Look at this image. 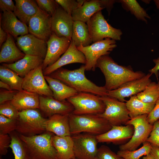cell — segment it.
<instances>
[{
    "instance_id": "obj_1",
    "label": "cell",
    "mask_w": 159,
    "mask_h": 159,
    "mask_svg": "<svg viewBox=\"0 0 159 159\" xmlns=\"http://www.w3.org/2000/svg\"><path fill=\"white\" fill-rule=\"evenodd\" d=\"M96 67L100 69L105 76L104 86L108 91L116 90L126 82L145 75L141 71H134L130 66L118 64L108 55L100 57L97 60Z\"/></svg>"
},
{
    "instance_id": "obj_2",
    "label": "cell",
    "mask_w": 159,
    "mask_h": 159,
    "mask_svg": "<svg viewBox=\"0 0 159 159\" xmlns=\"http://www.w3.org/2000/svg\"><path fill=\"white\" fill-rule=\"evenodd\" d=\"M85 65L78 69L69 70L60 68L49 75L74 89L78 92L89 93L100 96L107 95L108 90L87 79L85 75Z\"/></svg>"
},
{
    "instance_id": "obj_3",
    "label": "cell",
    "mask_w": 159,
    "mask_h": 159,
    "mask_svg": "<svg viewBox=\"0 0 159 159\" xmlns=\"http://www.w3.org/2000/svg\"><path fill=\"white\" fill-rule=\"evenodd\" d=\"M70 131L72 135L85 133L96 136L110 130L112 125L98 115L69 114Z\"/></svg>"
},
{
    "instance_id": "obj_4",
    "label": "cell",
    "mask_w": 159,
    "mask_h": 159,
    "mask_svg": "<svg viewBox=\"0 0 159 159\" xmlns=\"http://www.w3.org/2000/svg\"><path fill=\"white\" fill-rule=\"evenodd\" d=\"M53 133L46 131L38 135H19L31 159H59L51 141Z\"/></svg>"
},
{
    "instance_id": "obj_5",
    "label": "cell",
    "mask_w": 159,
    "mask_h": 159,
    "mask_svg": "<svg viewBox=\"0 0 159 159\" xmlns=\"http://www.w3.org/2000/svg\"><path fill=\"white\" fill-rule=\"evenodd\" d=\"M47 119L37 109L19 111L16 131L19 134L26 136L42 134L46 131Z\"/></svg>"
},
{
    "instance_id": "obj_6",
    "label": "cell",
    "mask_w": 159,
    "mask_h": 159,
    "mask_svg": "<svg viewBox=\"0 0 159 159\" xmlns=\"http://www.w3.org/2000/svg\"><path fill=\"white\" fill-rule=\"evenodd\" d=\"M73 105L74 110L72 113L77 115L94 114L103 113L105 105L100 96L92 94L78 92L67 100Z\"/></svg>"
},
{
    "instance_id": "obj_7",
    "label": "cell",
    "mask_w": 159,
    "mask_h": 159,
    "mask_svg": "<svg viewBox=\"0 0 159 159\" xmlns=\"http://www.w3.org/2000/svg\"><path fill=\"white\" fill-rule=\"evenodd\" d=\"M93 42L109 38L120 40L122 33L121 30L112 26L105 19L101 11L95 14L86 23Z\"/></svg>"
},
{
    "instance_id": "obj_8",
    "label": "cell",
    "mask_w": 159,
    "mask_h": 159,
    "mask_svg": "<svg viewBox=\"0 0 159 159\" xmlns=\"http://www.w3.org/2000/svg\"><path fill=\"white\" fill-rule=\"evenodd\" d=\"M105 107L104 112L98 115L112 125H126L130 119L126 103L106 95L100 96Z\"/></svg>"
},
{
    "instance_id": "obj_9",
    "label": "cell",
    "mask_w": 159,
    "mask_h": 159,
    "mask_svg": "<svg viewBox=\"0 0 159 159\" xmlns=\"http://www.w3.org/2000/svg\"><path fill=\"white\" fill-rule=\"evenodd\" d=\"M117 46L115 40L109 38L94 42L86 47L80 45L77 49L84 55L86 60L85 70L95 71L98 59L101 57L109 55Z\"/></svg>"
},
{
    "instance_id": "obj_10",
    "label": "cell",
    "mask_w": 159,
    "mask_h": 159,
    "mask_svg": "<svg viewBox=\"0 0 159 159\" xmlns=\"http://www.w3.org/2000/svg\"><path fill=\"white\" fill-rule=\"evenodd\" d=\"M148 114L139 115L131 118L127 125H132L134 132L131 139L125 144L120 145V150L132 151L137 149L142 144L146 141L153 128V125L148 121Z\"/></svg>"
},
{
    "instance_id": "obj_11",
    "label": "cell",
    "mask_w": 159,
    "mask_h": 159,
    "mask_svg": "<svg viewBox=\"0 0 159 159\" xmlns=\"http://www.w3.org/2000/svg\"><path fill=\"white\" fill-rule=\"evenodd\" d=\"M74 156L77 159H95L98 143L96 136L84 133L71 135Z\"/></svg>"
},
{
    "instance_id": "obj_12",
    "label": "cell",
    "mask_w": 159,
    "mask_h": 159,
    "mask_svg": "<svg viewBox=\"0 0 159 159\" xmlns=\"http://www.w3.org/2000/svg\"><path fill=\"white\" fill-rule=\"evenodd\" d=\"M43 73L42 64L30 72L24 78L23 90L39 96L53 97Z\"/></svg>"
},
{
    "instance_id": "obj_13",
    "label": "cell",
    "mask_w": 159,
    "mask_h": 159,
    "mask_svg": "<svg viewBox=\"0 0 159 159\" xmlns=\"http://www.w3.org/2000/svg\"><path fill=\"white\" fill-rule=\"evenodd\" d=\"M150 73L142 78L126 82L117 89L108 91L107 96L124 102L126 97H131L143 91L147 85L151 82Z\"/></svg>"
},
{
    "instance_id": "obj_14",
    "label": "cell",
    "mask_w": 159,
    "mask_h": 159,
    "mask_svg": "<svg viewBox=\"0 0 159 159\" xmlns=\"http://www.w3.org/2000/svg\"><path fill=\"white\" fill-rule=\"evenodd\" d=\"M71 41L65 37H59L52 32L47 42V49L42 64L43 70L56 62L68 48Z\"/></svg>"
},
{
    "instance_id": "obj_15",
    "label": "cell",
    "mask_w": 159,
    "mask_h": 159,
    "mask_svg": "<svg viewBox=\"0 0 159 159\" xmlns=\"http://www.w3.org/2000/svg\"><path fill=\"white\" fill-rule=\"evenodd\" d=\"M51 17L39 8L37 12L29 21V32L37 38L47 42L52 33Z\"/></svg>"
},
{
    "instance_id": "obj_16",
    "label": "cell",
    "mask_w": 159,
    "mask_h": 159,
    "mask_svg": "<svg viewBox=\"0 0 159 159\" xmlns=\"http://www.w3.org/2000/svg\"><path fill=\"white\" fill-rule=\"evenodd\" d=\"M16 44L26 55L39 56L44 59L47 53V42L30 34L16 38Z\"/></svg>"
},
{
    "instance_id": "obj_17",
    "label": "cell",
    "mask_w": 159,
    "mask_h": 159,
    "mask_svg": "<svg viewBox=\"0 0 159 159\" xmlns=\"http://www.w3.org/2000/svg\"><path fill=\"white\" fill-rule=\"evenodd\" d=\"M74 22L71 15L67 13L59 6L51 17L52 32L59 37H65L71 41Z\"/></svg>"
},
{
    "instance_id": "obj_18",
    "label": "cell",
    "mask_w": 159,
    "mask_h": 159,
    "mask_svg": "<svg viewBox=\"0 0 159 159\" xmlns=\"http://www.w3.org/2000/svg\"><path fill=\"white\" fill-rule=\"evenodd\" d=\"M134 132L133 126L130 124L112 125L107 132L96 136L98 143H112L115 145H123L132 138Z\"/></svg>"
},
{
    "instance_id": "obj_19",
    "label": "cell",
    "mask_w": 159,
    "mask_h": 159,
    "mask_svg": "<svg viewBox=\"0 0 159 159\" xmlns=\"http://www.w3.org/2000/svg\"><path fill=\"white\" fill-rule=\"evenodd\" d=\"M39 109L48 117L56 114L67 115L72 113L74 108L67 100L59 101L53 97L39 96Z\"/></svg>"
},
{
    "instance_id": "obj_20",
    "label": "cell",
    "mask_w": 159,
    "mask_h": 159,
    "mask_svg": "<svg viewBox=\"0 0 159 159\" xmlns=\"http://www.w3.org/2000/svg\"><path fill=\"white\" fill-rule=\"evenodd\" d=\"M86 62L84 54L77 49L74 42L71 41L66 52L56 62L43 70V74L44 76L49 75L58 69L67 64L73 63L85 64Z\"/></svg>"
},
{
    "instance_id": "obj_21",
    "label": "cell",
    "mask_w": 159,
    "mask_h": 159,
    "mask_svg": "<svg viewBox=\"0 0 159 159\" xmlns=\"http://www.w3.org/2000/svg\"><path fill=\"white\" fill-rule=\"evenodd\" d=\"M0 26L14 38L29 34L26 24L18 19L13 12L5 11L0 14Z\"/></svg>"
},
{
    "instance_id": "obj_22",
    "label": "cell",
    "mask_w": 159,
    "mask_h": 159,
    "mask_svg": "<svg viewBox=\"0 0 159 159\" xmlns=\"http://www.w3.org/2000/svg\"><path fill=\"white\" fill-rule=\"evenodd\" d=\"M44 59L39 56L25 54L23 58L15 62L2 64L23 78L31 71L42 65Z\"/></svg>"
},
{
    "instance_id": "obj_23",
    "label": "cell",
    "mask_w": 159,
    "mask_h": 159,
    "mask_svg": "<svg viewBox=\"0 0 159 159\" xmlns=\"http://www.w3.org/2000/svg\"><path fill=\"white\" fill-rule=\"evenodd\" d=\"M46 132L54 133L61 137L71 136L69 114H56L47 119L45 124Z\"/></svg>"
},
{
    "instance_id": "obj_24",
    "label": "cell",
    "mask_w": 159,
    "mask_h": 159,
    "mask_svg": "<svg viewBox=\"0 0 159 159\" xmlns=\"http://www.w3.org/2000/svg\"><path fill=\"white\" fill-rule=\"evenodd\" d=\"M25 55L16 44L13 37L8 33L7 39L1 48L0 63H12L22 59Z\"/></svg>"
},
{
    "instance_id": "obj_25",
    "label": "cell",
    "mask_w": 159,
    "mask_h": 159,
    "mask_svg": "<svg viewBox=\"0 0 159 159\" xmlns=\"http://www.w3.org/2000/svg\"><path fill=\"white\" fill-rule=\"evenodd\" d=\"M39 96L37 94L23 90L19 91L11 102L19 112L39 109Z\"/></svg>"
},
{
    "instance_id": "obj_26",
    "label": "cell",
    "mask_w": 159,
    "mask_h": 159,
    "mask_svg": "<svg viewBox=\"0 0 159 159\" xmlns=\"http://www.w3.org/2000/svg\"><path fill=\"white\" fill-rule=\"evenodd\" d=\"M44 77L53 92V97L56 100L59 101L67 100L78 93L74 89L58 80L49 75H44Z\"/></svg>"
},
{
    "instance_id": "obj_27",
    "label": "cell",
    "mask_w": 159,
    "mask_h": 159,
    "mask_svg": "<svg viewBox=\"0 0 159 159\" xmlns=\"http://www.w3.org/2000/svg\"><path fill=\"white\" fill-rule=\"evenodd\" d=\"M104 9L99 0H86L82 6L73 11L71 16L74 21L87 23L95 14Z\"/></svg>"
},
{
    "instance_id": "obj_28",
    "label": "cell",
    "mask_w": 159,
    "mask_h": 159,
    "mask_svg": "<svg viewBox=\"0 0 159 159\" xmlns=\"http://www.w3.org/2000/svg\"><path fill=\"white\" fill-rule=\"evenodd\" d=\"M15 8L13 13L19 20L28 24L31 18L37 12L39 7L35 1L15 0Z\"/></svg>"
},
{
    "instance_id": "obj_29",
    "label": "cell",
    "mask_w": 159,
    "mask_h": 159,
    "mask_svg": "<svg viewBox=\"0 0 159 159\" xmlns=\"http://www.w3.org/2000/svg\"><path fill=\"white\" fill-rule=\"evenodd\" d=\"M51 141L59 159H70L74 157L71 136L61 137L53 135Z\"/></svg>"
},
{
    "instance_id": "obj_30",
    "label": "cell",
    "mask_w": 159,
    "mask_h": 159,
    "mask_svg": "<svg viewBox=\"0 0 159 159\" xmlns=\"http://www.w3.org/2000/svg\"><path fill=\"white\" fill-rule=\"evenodd\" d=\"M71 41L77 47L80 45L86 47L91 44L92 42L87 24L80 21H74Z\"/></svg>"
},
{
    "instance_id": "obj_31",
    "label": "cell",
    "mask_w": 159,
    "mask_h": 159,
    "mask_svg": "<svg viewBox=\"0 0 159 159\" xmlns=\"http://www.w3.org/2000/svg\"><path fill=\"white\" fill-rule=\"evenodd\" d=\"M155 103H146L139 100L136 95L130 97L126 104L131 118L139 115L148 114L153 109Z\"/></svg>"
},
{
    "instance_id": "obj_32",
    "label": "cell",
    "mask_w": 159,
    "mask_h": 159,
    "mask_svg": "<svg viewBox=\"0 0 159 159\" xmlns=\"http://www.w3.org/2000/svg\"><path fill=\"white\" fill-rule=\"evenodd\" d=\"M0 80L8 84L13 90L20 91L23 90V78L15 72L3 65L0 66Z\"/></svg>"
},
{
    "instance_id": "obj_33",
    "label": "cell",
    "mask_w": 159,
    "mask_h": 159,
    "mask_svg": "<svg viewBox=\"0 0 159 159\" xmlns=\"http://www.w3.org/2000/svg\"><path fill=\"white\" fill-rule=\"evenodd\" d=\"M116 2L120 3L125 10L130 12L138 20L147 23V19H151L145 10L135 0H120Z\"/></svg>"
},
{
    "instance_id": "obj_34",
    "label": "cell",
    "mask_w": 159,
    "mask_h": 159,
    "mask_svg": "<svg viewBox=\"0 0 159 159\" xmlns=\"http://www.w3.org/2000/svg\"><path fill=\"white\" fill-rule=\"evenodd\" d=\"M9 135L11 138L9 147L12 150L14 159H31L19 134L14 131Z\"/></svg>"
},
{
    "instance_id": "obj_35",
    "label": "cell",
    "mask_w": 159,
    "mask_h": 159,
    "mask_svg": "<svg viewBox=\"0 0 159 159\" xmlns=\"http://www.w3.org/2000/svg\"><path fill=\"white\" fill-rule=\"evenodd\" d=\"M138 98L146 103H155L159 97V82H150L142 92L136 95Z\"/></svg>"
},
{
    "instance_id": "obj_36",
    "label": "cell",
    "mask_w": 159,
    "mask_h": 159,
    "mask_svg": "<svg viewBox=\"0 0 159 159\" xmlns=\"http://www.w3.org/2000/svg\"><path fill=\"white\" fill-rule=\"evenodd\" d=\"M143 144L139 149L132 151L120 150L117 154L124 159H139L142 156L149 154L151 149V144L149 142L146 141Z\"/></svg>"
},
{
    "instance_id": "obj_37",
    "label": "cell",
    "mask_w": 159,
    "mask_h": 159,
    "mask_svg": "<svg viewBox=\"0 0 159 159\" xmlns=\"http://www.w3.org/2000/svg\"><path fill=\"white\" fill-rule=\"evenodd\" d=\"M16 119H12L0 115V134L9 135L16 131Z\"/></svg>"
},
{
    "instance_id": "obj_38",
    "label": "cell",
    "mask_w": 159,
    "mask_h": 159,
    "mask_svg": "<svg viewBox=\"0 0 159 159\" xmlns=\"http://www.w3.org/2000/svg\"><path fill=\"white\" fill-rule=\"evenodd\" d=\"M39 8L51 16L54 13L59 5L53 0H35Z\"/></svg>"
},
{
    "instance_id": "obj_39",
    "label": "cell",
    "mask_w": 159,
    "mask_h": 159,
    "mask_svg": "<svg viewBox=\"0 0 159 159\" xmlns=\"http://www.w3.org/2000/svg\"><path fill=\"white\" fill-rule=\"evenodd\" d=\"M19 111L11 101L0 105V114L10 119H16Z\"/></svg>"
},
{
    "instance_id": "obj_40",
    "label": "cell",
    "mask_w": 159,
    "mask_h": 159,
    "mask_svg": "<svg viewBox=\"0 0 159 159\" xmlns=\"http://www.w3.org/2000/svg\"><path fill=\"white\" fill-rule=\"evenodd\" d=\"M95 159H124L113 151L108 147L102 145L98 149Z\"/></svg>"
},
{
    "instance_id": "obj_41",
    "label": "cell",
    "mask_w": 159,
    "mask_h": 159,
    "mask_svg": "<svg viewBox=\"0 0 159 159\" xmlns=\"http://www.w3.org/2000/svg\"><path fill=\"white\" fill-rule=\"evenodd\" d=\"M55 1L66 12L71 15L74 10L81 6L77 0H55Z\"/></svg>"
},
{
    "instance_id": "obj_42",
    "label": "cell",
    "mask_w": 159,
    "mask_h": 159,
    "mask_svg": "<svg viewBox=\"0 0 159 159\" xmlns=\"http://www.w3.org/2000/svg\"><path fill=\"white\" fill-rule=\"evenodd\" d=\"M146 141L159 147V122L158 120L153 124L152 130Z\"/></svg>"
},
{
    "instance_id": "obj_43",
    "label": "cell",
    "mask_w": 159,
    "mask_h": 159,
    "mask_svg": "<svg viewBox=\"0 0 159 159\" xmlns=\"http://www.w3.org/2000/svg\"><path fill=\"white\" fill-rule=\"evenodd\" d=\"M11 141V138L9 134H0V155H5L7 153L8 148Z\"/></svg>"
},
{
    "instance_id": "obj_44",
    "label": "cell",
    "mask_w": 159,
    "mask_h": 159,
    "mask_svg": "<svg viewBox=\"0 0 159 159\" xmlns=\"http://www.w3.org/2000/svg\"><path fill=\"white\" fill-rule=\"evenodd\" d=\"M19 91L9 90L1 89L0 90V104L6 102L11 101Z\"/></svg>"
},
{
    "instance_id": "obj_45",
    "label": "cell",
    "mask_w": 159,
    "mask_h": 159,
    "mask_svg": "<svg viewBox=\"0 0 159 159\" xmlns=\"http://www.w3.org/2000/svg\"><path fill=\"white\" fill-rule=\"evenodd\" d=\"M147 119L148 122L153 125L159 119V97L156 102L153 109L148 115Z\"/></svg>"
},
{
    "instance_id": "obj_46",
    "label": "cell",
    "mask_w": 159,
    "mask_h": 159,
    "mask_svg": "<svg viewBox=\"0 0 159 159\" xmlns=\"http://www.w3.org/2000/svg\"><path fill=\"white\" fill-rule=\"evenodd\" d=\"M15 8V5L11 0H0V9L3 12L14 11Z\"/></svg>"
},
{
    "instance_id": "obj_47",
    "label": "cell",
    "mask_w": 159,
    "mask_h": 159,
    "mask_svg": "<svg viewBox=\"0 0 159 159\" xmlns=\"http://www.w3.org/2000/svg\"><path fill=\"white\" fill-rule=\"evenodd\" d=\"M102 6L104 8H106L109 15L110 11L112 8L114 4L116 1L114 0H99Z\"/></svg>"
},
{
    "instance_id": "obj_48",
    "label": "cell",
    "mask_w": 159,
    "mask_h": 159,
    "mask_svg": "<svg viewBox=\"0 0 159 159\" xmlns=\"http://www.w3.org/2000/svg\"><path fill=\"white\" fill-rule=\"evenodd\" d=\"M153 61L155 64L154 67L149 70V72L151 74H154L156 77L158 78L159 76L158 71L159 70V57L156 59L153 60Z\"/></svg>"
},
{
    "instance_id": "obj_49",
    "label": "cell",
    "mask_w": 159,
    "mask_h": 159,
    "mask_svg": "<svg viewBox=\"0 0 159 159\" xmlns=\"http://www.w3.org/2000/svg\"><path fill=\"white\" fill-rule=\"evenodd\" d=\"M8 37V33L0 26V47L6 42Z\"/></svg>"
},
{
    "instance_id": "obj_50",
    "label": "cell",
    "mask_w": 159,
    "mask_h": 159,
    "mask_svg": "<svg viewBox=\"0 0 159 159\" xmlns=\"http://www.w3.org/2000/svg\"><path fill=\"white\" fill-rule=\"evenodd\" d=\"M150 153L156 159H159V147L151 144Z\"/></svg>"
},
{
    "instance_id": "obj_51",
    "label": "cell",
    "mask_w": 159,
    "mask_h": 159,
    "mask_svg": "<svg viewBox=\"0 0 159 159\" xmlns=\"http://www.w3.org/2000/svg\"><path fill=\"white\" fill-rule=\"evenodd\" d=\"M0 87L1 88L9 90H13L8 84L1 80L0 81Z\"/></svg>"
},
{
    "instance_id": "obj_52",
    "label": "cell",
    "mask_w": 159,
    "mask_h": 159,
    "mask_svg": "<svg viewBox=\"0 0 159 159\" xmlns=\"http://www.w3.org/2000/svg\"><path fill=\"white\" fill-rule=\"evenodd\" d=\"M142 159H156L150 153L145 156Z\"/></svg>"
},
{
    "instance_id": "obj_53",
    "label": "cell",
    "mask_w": 159,
    "mask_h": 159,
    "mask_svg": "<svg viewBox=\"0 0 159 159\" xmlns=\"http://www.w3.org/2000/svg\"><path fill=\"white\" fill-rule=\"evenodd\" d=\"M156 7L159 10V0H153Z\"/></svg>"
},
{
    "instance_id": "obj_54",
    "label": "cell",
    "mask_w": 159,
    "mask_h": 159,
    "mask_svg": "<svg viewBox=\"0 0 159 159\" xmlns=\"http://www.w3.org/2000/svg\"><path fill=\"white\" fill-rule=\"evenodd\" d=\"M143 2H144L146 4H149L150 3L151 1V0H142Z\"/></svg>"
},
{
    "instance_id": "obj_55",
    "label": "cell",
    "mask_w": 159,
    "mask_h": 159,
    "mask_svg": "<svg viewBox=\"0 0 159 159\" xmlns=\"http://www.w3.org/2000/svg\"><path fill=\"white\" fill-rule=\"evenodd\" d=\"M70 159H77V158H76L75 157H73V158H71Z\"/></svg>"
},
{
    "instance_id": "obj_56",
    "label": "cell",
    "mask_w": 159,
    "mask_h": 159,
    "mask_svg": "<svg viewBox=\"0 0 159 159\" xmlns=\"http://www.w3.org/2000/svg\"><path fill=\"white\" fill-rule=\"evenodd\" d=\"M0 159H3L0 157Z\"/></svg>"
},
{
    "instance_id": "obj_57",
    "label": "cell",
    "mask_w": 159,
    "mask_h": 159,
    "mask_svg": "<svg viewBox=\"0 0 159 159\" xmlns=\"http://www.w3.org/2000/svg\"><path fill=\"white\" fill-rule=\"evenodd\" d=\"M158 122H159V119L158 120Z\"/></svg>"
}]
</instances>
